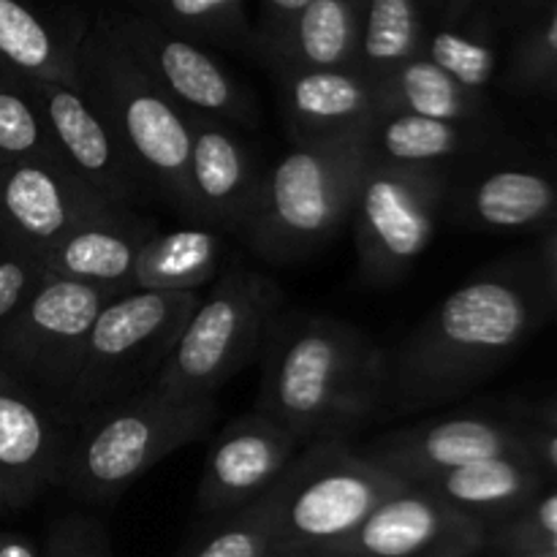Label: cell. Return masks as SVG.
<instances>
[{
    "instance_id": "3957f363",
    "label": "cell",
    "mask_w": 557,
    "mask_h": 557,
    "mask_svg": "<svg viewBox=\"0 0 557 557\" xmlns=\"http://www.w3.org/2000/svg\"><path fill=\"white\" fill-rule=\"evenodd\" d=\"M528 324L517 288L471 281L435 305L389 357L395 411H419L460 395L495 351L511 348Z\"/></svg>"
},
{
    "instance_id": "d6a6232c",
    "label": "cell",
    "mask_w": 557,
    "mask_h": 557,
    "mask_svg": "<svg viewBox=\"0 0 557 557\" xmlns=\"http://www.w3.org/2000/svg\"><path fill=\"white\" fill-rule=\"evenodd\" d=\"M44 277L47 267L33 250L0 237V324L33 297Z\"/></svg>"
},
{
    "instance_id": "9c48e42d",
    "label": "cell",
    "mask_w": 557,
    "mask_h": 557,
    "mask_svg": "<svg viewBox=\"0 0 557 557\" xmlns=\"http://www.w3.org/2000/svg\"><path fill=\"white\" fill-rule=\"evenodd\" d=\"M117 297L123 294L47 272L33 297L0 324V373L58 408L79 373L98 313Z\"/></svg>"
},
{
    "instance_id": "8fae6325",
    "label": "cell",
    "mask_w": 557,
    "mask_h": 557,
    "mask_svg": "<svg viewBox=\"0 0 557 557\" xmlns=\"http://www.w3.org/2000/svg\"><path fill=\"white\" fill-rule=\"evenodd\" d=\"M92 16L185 114H205L232 128L259 123V103L207 49L172 36L125 5L98 9Z\"/></svg>"
},
{
    "instance_id": "ac0fdd59",
    "label": "cell",
    "mask_w": 557,
    "mask_h": 557,
    "mask_svg": "<svg viewBox=\"0 0 557 557\" xmlns=\"http://www.w3.org/2000/svg\"><path fill=\"white\" fill-rule=\"evenodd\" d=\"M362 455L406 484H422L471 462L509 457V435L484 419H444L392 430Z\"/></svg>"
},
{
    "instance_id": "ab89813d",
    "label": "cell",
    "mask_w": 557,
    "mask_h": 557,
    "mask_svg": "<svg viewBox=\"0 0 557 557\" xmlns=\"http://www.w3.org/2000/svg\"><path fill=\"white\" fill-rule=\"evenodd\" d=\"M5 506V493H3V482H0V509Z\"/></svg>"
},
{
    "instance_id": "4316f807",
    "label": "cell",
    "mask_w": 557,
    "mask_h": 557,
    "mask_svg": "<svg viewBox=\"0 0 557 557\" xmlns=\"http://www.w3.org/2000/svg\"><path fill=\"white\" fill-rule=\"evenodd\" d=\"M476 92L457 85L446 71L430 63L424 54L413 58L400 71L375 87L379 112H408L419 117L457 123L476 112Z\"/></svg>"
},
{
    "instance_id": "9a60e30c",
    "label": "cell",
    "mask_w": 557,
    "mask_h": 557,
    "mask_svg": "<svg viewBox=\"0 0 557 557\" xmlns=\"http://www.w3.org/2000/svg\"><path fill=\"white\" fill-rule=\"evenodd\" d=\"M482 539L473 517L408 484L324 557H468L482 547Z\"/></svg>"
},
{
    "instance_id": "836d02e7",
    "label": "cell",
    "mask_w": 557,
    "mask_h": 557,
    "mask_svg": "<svg viewBox=\"0 0 557 557\" xmlns=\"http://www.w3.org/2000/svg\"><path fill=\"white\" fill-rule=\"evenodd\" d=\"M41 557H114L103 522L90 517H65L52 525Z\"/></svg>"
},
{
    "instance_id": "44dd1931",
    "label": "cell",
    "mask_w": 557,
    "mask_h": 557,
    "mask_svg": "<svg viewBox=\"0 0 557 557\" xmlns=\"http://www.w3.org/2000/svg\"><path fill=\"white\" fill-rule=\"evenodd\" d=\"M87 27L85 16H47L0 0V60L25 79L76 87V52Z\"/></svg>"
},
{
    "instance_id": "7c38bea8",
    "label": "cell",
    "mask_w": 557,
    "mask_h": 557,
    "mask_svg": "<svg viewBox=\"0 0 557 557\" xmlns=\"http://www.w3.org/2000/svg\"><path fill=\"white\" fill-rule=\"evenodd\" d=\"M60 161H0V237L41 259L74 228L123 215Z\"/></svg>"
},
{
    "instance_id": "30bf717a",
    "label": "cell",
    "mask_w": 557,
    "mask_h": 557,
    "mask_svg": "<svg viewBox=\"0 0 557 557\" xmlns=\"http://www.w3.org/2000/svg\"><path fill=\"white\" fill-rule=\"evenodd\" d=\"M444 190L441 169L395 166L368 152L348 221L359 270L373 286H395L430 248Z\"/></svg>"
},
{
    "instance_id": "d4e9b609",
    "label": "cell",
    "mask_w": 557,
    "mask_h": 557,
    "mask_svg": "<svg viewBox=\"0 0 557 557\" xmlns=\"http://www.w3.org/2000/svg\"><path fill=\"white\" fill-rule=\"evenodd\" d=\"M125 9L207 52L232 49L250 58L253 16L245 0H139Z\"/></svg>"
},
{
    "instance_id": "e575fe53",
    "label": "cell",
    "mask_w": 557,
    "mask_h": 557,
    "mask_svg": "<svg viewBox=\"0 0 557 557\" xmlns=\"http://www.w3.org/2000/svg\"><path fill=\"white\" fill-rule=\"evenodd\" d=\"M308 0H261L253 16V38H250V58L259 63L297 22Z\"/></svg>"
},
{
    "instance_id": "f546056e",
    "label": "cell",
    "mask_w": 557,
    "mask_h": 557,
    "mask_svg": "<svg viewBox=\"0 0 557 557\" xmlns=\"http://www.w3.org/2000/svg\"><path fill=\"white\" fill-rule=\"evenodd\" d=\"M553 188L531 172H495L484 177L471 194V212L484 226H528L553 207Z\"/></svg>"
},
{
    "instance_id": "d590c367",
    "label": "cell",
    "mask_w": 557,
    "mask_h": 557,
    "mask_svg": "<svg viewBox=\"0 0 557 557\" xmlns=\"http://www.w3.org/2000/svg\"><path fill=\"white\" fill-rule=\"evenodd\" d=\"M0 557H41V553L22 533H0Z\"/></svg>"
},
{
    "instance_id": "83f0119b",
    "label": "cell",
    "mask_w": 557,
    "mask_h": 557,
    "mask_svg": "<svg viewBox=\"0 0 557 557\" xmlns=\"http://www.w3.org/2000/svg\"><path fill=\"white\" fill-rule=\"evenodd\" d=\"M433 14L424 33V58L466 90L479 92L487 87L495 71L493 44L473 27V22L462 20L460 9H449V16H441L438 5H433Z\"/></svg>"
},
{
    "instance_id": "4dcf8cb0",
    "label": "cell",
    "mask_w": 557,
    "mask_h": 557,
    "mask_svg": "<svg viewBox=\"0 0 557 557\" xmlns=\"http://www.w3.org/2000/svg\"><path fill=\"white\" fill-rule=\"evenodd\" d=\"M0 161H60L47 120L16 71L0 76Z\"/></svg>"
},
{
    "instance_id": "2e32d148",
    "label": "cell",
    "mask_w": 557,
    "mask_h": 557,
    "mask_svg": "<svg viewBox=\"0 0 557 557\" xmlns=\"http://www.w3.org/2000/svg\"><path fill=\"white\" fill-rule=\"evenodd\" d=\"M74 428L11 379H0V482L5 506H27L60 484Z\"/></svg>"
},
{
    "instance_id": "d6986e66",
    "label": "cell",
    "mask_w": 557,
    "mask_h": 557,
    "mask_svg": "<svg viewBox=\"0 0 557 557\" xmlns=\"http://www.w3.org/2000/svg\"><path fill=\"white\" fill-rule=\"evenodd\" d=\"M275 92L294 145L364 136L379 112L375 90L354 71L275 76Z\"/></svg>"
},
{
    "instance_id": "8d00e7d4",
    "label": "cell",
    "mask_w": 557,
    "mask_h": 557,
    "mask_svg": "<svg viewBox=\"0 0 557 557\" xmlns=\"http://www.w3.org/2000/svg\"><path fill=\"white\" fill-rule=\"evenodd\" d=\"M536 522H539V528L547 533V539H549L547 547L549 544H557V495H553V498L544 500V504L539 506Z\"/></svg>"
},
{
    "instance_id": "ba28073f",
    "label": "cell",
    "mask_w": 557,
    "mask_h": 557,
    "mask_svg": "<svg viewBox=\"0 0 557 557\" xmlns=\"http://www.w3.org/2000/svg\"><path fill=\"white\" fill-rule=\"evenodd\" d=\"M283 308L272 277L234 267L201 299L150 389L174 400H210L264 346Z\"/></svg>"
},
{
    "instance_id": "60d3db41",
    "label": "cell",
    "mask_w": 557,
    "mask_h": 557,
    "mask_svg": "<svg viewBox=\"0 0 557 557\" xmlns=\"http://www.w3.org/2000/svg\"><path fill=\"white\" fill-rule=\"evenodd\" d=\"M9 71H11V69H9V65H5V63H3V60H0V76H3V74H9Z\"/></svg>"
},
{
    "instance_id": "f35d334b",
    "label": "cell",
    "mask_w": 557,
    "mask_h": 557,
    "mask_svg": "<svg viewBox=\"0 0 557 557\" xmlns=\"http://www.w3.org/2000/svg\"><path fill=\"white\" fill-rule=\"evenodd\" d=\"M547 457H549V460H553V466L557 468V438H553L547 444Z\"/></svg>"
},
{
    "instance_id": "5b68a950",
    "label": "cell",
    "mask_w": 557,
    "mask_h": 557,
    "mask_svg": "<svg viewBox=\"0 0 557 557\" xmlns=\"http://www.w3.org/2000/svg\"><path fill=\"white\" fill-rule=\"evenodd\" d=\"M218 417L210 400H174L156 389L76 424L58 487L87 504H112L172 451L205 438Z\"/></svg>"
},
{
    "instance_id": "277c9868",
    "label": "cell",
    "mask_w": 557,
    "mask_h": 557,
    "mask_svg": "<svg viewBox=\"0 0 557 557\" xmlns=\"http://www.w3.org/2000/svg\"><path fill=\"white\" fill-rule=\"evenodd\" d=\"M364 161V136L294 145L261 180L245 245L270 264L319 253L351 218Z\"/></svg>"
},
{
    "instance_id": "7402d4cb",
    "label": "cell",
    "mask_w": 557,
    "mask_h": 557,
    "mask_svg": "<svg viewBox=\"0 0 557 557\" xmlns=\"http://www.w3.org/2000/svg\"><path fill=\"white\" fill-rule=\"evenodd\" d=\"M364 0H308L292 30L259 60L275 76L302 71H351Z\"/></svg>"
},
{
    "instance_id": "603a6c76",
    "label": "cell",
    "mask_w": 557,
    "mask_h": 557,
    "mask_svg": "<svg viewBox=\"0 0 557 557\" xmlns=\"http://www.w3.org/2000/svg\"><path fill=\"white\" fill-rule=\"evenodd\" d=\"M223 261V234L215 228L156 232L141 248L134 272V292L188 294L218 275Z\"/></svg>"
},
{
    "instance_id": "484cf974",
    "label": "cell",
    "mask_w": 557,
    "mask_h": 557,
    "mask_svg": "<svg viewBox=\"0 0 557 557\" xmlns=\"http://www.w3.org/2000/svg\"><path fill=\"white\" fill-rule=\"evenodd\" d=\"M462 139V125L408 112H375L364 134L370 156L413 169H441V161L460 152Z\"/></svg>"
},
{
    "instance_id": "b9f144b4",
    "label": "cell",
    "mask_w": 557,
    "mask_h": 557,
    "mask_svg": "<svg viewBox=\"0 0 557 557\" xmlns=\"http://www.w3.org/2000/svg\"><path fill=\"white\" fill-rule=\"evenodd\" d=\"M270 557H299V555H286V553H272Z\"/></svg>"
},
{
    "instance_id": "52a82bcc",
    "label": "cell",
    "mask_w": 557,
    "mask_h": 557,
    "mask_svg": "<svg viewBox=\"0 0 557 557\" xmlns=\"http://www.w3.org/2000/svg\"><path fill=\"white\" fill-rule=\"evenodd\" d=\"M201 305L199 292H128L98 313L74 384L58 403L69 428L156 384L174 343Z\"/></svg>"
},
{
    "instance_id": "74e56055",
    "label": "cell",
    "mask_w": 557,
    "mask_h": 557,
    "mask_svg": "<svg viewBox=\"0 0 557 557\" xmlns=\"http://www.w3.org/2000/svg\"><path fill=\"white\" fill-rule=\"evenodd\" d=\"M544 44H547L549 52H555V54H557V11H555L553 22H549L547 33H544Z\"/></svg>"
},
{
    "instance_id": "8992f818",
    "label": "cell",
    "mask_w": 557,
    "mask_h": 557,
    "mask_svg": "<svg viewBox=\"0 0 557 557\" xmlns=\"http://www.w3.org/2000/svg\"><path fill=\"white\" fill-rule=\"evenodd\" d=\"M403 487L346 438L305 446L270 493L275 553L330 555Z\"/></svg>"
},
{
    "instance_id": "e0dca14e",
    "label": "cell",
    "mask_w": 557,
    "mask_h": 557,
    "mask_svg": "<svg viewBox=\"0 0 557 557\" xmlns=\"http://www.w3.org/2000/svg\"><path fill=\"white\" fill-rule=\"evenodd\" d=\"M188 172L199 223L243 237L253 221L264 174H259L253 156L232 125L205 114H188Z\"/></svg>"
},
{
    "instance_id": "7a4b0ae2",
    "label": "cell",
    "mask_w": 557,
    "mask_h": 557,
    "mask_svg": "<svg viewBox=\"0 0 557 557\" xmlns=\"http://www.w3.org/2000/svg\"><path fill=\"white\" fill-rule=\"evenodd\" d=\"M76 90L123 141L152 194L180 215L199 221L188 172V114L152 85L96 16L76 52Z\"/></svg>"
},
{
    "instance_id": "6da1fadb",
    "label": "cell",
    "mask_w": 557,
    "mask_h": 557,
    "mask_svg": "<svg viewBox=\"0 0 557 557\" xmlns=\"http://www.w3.org/2000/svg\"><path fill=\"white\" fill-rule=\"evenodd\" d=\"M256 411L299 446L346 438L389 408V354L351 321L277 313L261 346Z\"/></svg>"
},
{
    "instance_id": "4fadbf2b",
    "label": "cell",
    "mask_w": 557,
    "mask_h": 557,
    "mask_svg": "<svg viewBox=\"0 0 557 557\" xmlns=\"http://www.w3.org/2000/svg\"><path fill=\"white\" fill-rule=\"evenodd\" d=\"M27 90L47 120L60 161L76 177L120 210H134L139 201L150 199L152 188L145 174L76 87L27 79Z\"/></svg>"
},
{
    "instance_id": "7bdbcfd3",
    "label": "cell",
    "mask_w": 557,
    "mask_h": 557,
    "mask_svg": "<svg viewBox=\"0 0 557 557\" xmlns=\"http://www.w3.org/2000/svg\"><path fill=\"white\" fill-rule=\"evenodd\" d=\"M0 379H3V373H0Z\"/></svg>"
},
{
    "instance_id": "1f68e13d",
    "label": "cell",
    "mask_w": 557,
    "mask_h": 557,
    "mask_svg": "<svg viewBox=\"0 0 557 557\" xmlns=\"http://www.w3.org/2000/svg\"><path fill=\"white\" fill-rule=\"evenodd\" d=\"M275 553L270 495L248 509L228 515L185 557H270Z\"/></svg>"
},
{
    "instance_id": "cb8c5ba5",
    "label": "cell",
    "mask_w": 557,
    "mask_h": 557,
    "mask_svg": "<svg viewBox=\"0 0 557 557\" xmlns=\"http://www.w3.org/2000/svg\"><path fill=\"white\" fill-rule=\"evenodd\" d=\"M433 5L417 0H368L359 27L357 58L351 71L370 87H379L395 71L422 54Z\"/></svg>"
},
{
    "instance_id": "ffe728a7",
    "label": "cell",
    "mask_w": 557,
    "mask_h": 557,
    "mask_svg": "<svg viewBox=\"0 0 557 557\" xmlns=\"http://www.w3.org/2000/svg\"><path fill=\"white\" fill-rule=\"evenodd\" d=\"M156 223L139 212L74 228L41 256L52 275L109 292H134V272L141 248L156 234Z\"/></svg>"
},
{
    "instance_id": "5bb4252c",
    "label": "cell",
    "mask_w": 557,
    "mask_h": 557,
    "mask_svg": "<svg viewBox=\"0 0 557 557\" xmlns=\"http://www.w3.org/2000/svg\"><path fill=\"white\" fill-rule=\"evenodd\" d=\"M302 446L288 430L259 411L228 422L212 438L196 504L201 515L228 517L275 490Z\"/></svg>"
},
{
    "instance_id": "f1b7e54d",
    "label": "cell",
    "mask_w": 557,
    "mask_h": 557,
    "mask_svg": "<svg viewBox=\"0 0 557 557\" xmlns=\"http://www.w3.org/2000/svg\"><path fill=\"white\" fill-rule=\"evenodd\" d=\"M419 487L438 495L462 515L473 517V511L498 509L520 498L525 493V476L509 457H493V460L471 462L457 471L441 473Z\"/></svg>"
}]
</instances>
